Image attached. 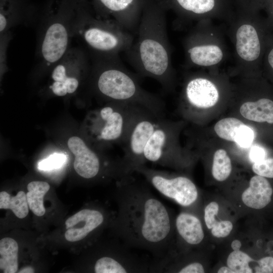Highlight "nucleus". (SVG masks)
<instances>
[{"label":"nucleus","instance_id":"obj_21","mask_svg":"<svg viewBox=\"0 0 273 273\" xmlns=\"http://www.w3.org/2000/svg\"><path fill=\"white\" fill-rule=\"evenodd\" d=\"M26 198L30 210L36 216H41L46 212L43 197L50 189V185L42 181H32L27 186Z\"/></svg>","mask_w":273,"mask_h":273},{"label":"nucleus","instance_id":"obj_1","mask_svg":"<svg viewBox=\"0 0 273 273\" xmlns=\"http://www.w3.org/2000/svg\"><path fill=\"white\" fill-rule=\"evenodd\" d=\"M117 195L114 223L118 237L131 248L147 250L155 259L163 257L173 244L175 219L170 210L132 174L118 179Z\"/></svg>","mask_w":273,"mask_h":273},{"label":"nucleus","instance_id":"obj_22","mask_svg":"<svg viewBox=\"0 0 273 273\" xmlns=\"http://www.w3.org/2000/svg\"><path fill=\"white\" fill-rule=\"evenodd\" d=\"M26 194L22 191L12 196L6 191L0 192V209H10L19 218H24L29 212Z\"/></svg>","mask_w":273,"mask_h":273},{"label":"nucleus","instance_id":"obj_28","mask_svg":"<svg viewBox=\"0 0 273 273\" xmlns=\"http://www.w3.org/2000/svg\"><path fill=\"white\" fill-rule=\"evenodd\" d=\"M254 139L253 130L249 126L243 124L239 129L235 139V142L243 148H248Z\"/></svg>","mask_w":273,"mask_h":273},{"label":"nucleus","instance_id":"obj_20","mask_svg":"<svg viewBox=\"0 0 273 273\" xmlns=\"http://www.w3.org/2000/svg\"><path fill=\"white\" fill-rule=\"evenodd\" d=\"M18 245L11 238L0 241V269L4 273H15L18 269Z\"/></svg>","mask_w":273,"mask_h":273},{"label":"nucleus","instance_id":"obj_27","mask_svg":"<svg viewBox=\"0 0 273 273\" xmlns=\"http://www.w3.org/2000/svg\"><path fill=\"white\" fill-rule=\"evenodd\" d=\"M252 169L257 175L273 178V158L264 159L254 162Z\"/></svg>","mask_w":273,"mask_h":273},{"label":"nucleus","instance_id":"obj_11","mask_svg":"<svg viewBox=\"0 0 273 273\" xmlns=\"http://www.w3.org/2000/svg\"><path fill=\"white\" fill-rule=\"evenodd\" d=\"M97 17L116 21L135 34L146 0H93Z\"/></svg>","mask_w":273,"mask_h":273},{"label":"nucleus","instance_id":"obj_3","mask_svg":"<svg viewBox=\"0 0 273 273\" xmlns=\"http://www.w3.org/2000/svg\"><path fill=\"white\" fill-rule=\"evenodd\" d=\"M93 64L94 84L99 94L111 102L140 105L157 116L164 117V101L143 88L136 76L121 62L119 56L95 57Z\"/></svg>","mask_w":273,"mask_h":273},{"label":"nucleus","instance_id":"obj_7","mask_svg":"<svg viewBox=\"0 0 273 273\" xmlns=\"http://www.w3.org/2000/svg\"><path fill=\"white\" fill-rule=\"evenodd\" d=\"M134 172L142 175L161 195L182 207H191L198 200V189L188 177L150 168L146 165L136 168Z\"/></svg>","mask_w":273,"mask_h":273},{"label":"nucleus","instance_id":"obj_37","mask_svg":"<svg viewBox=\"0 0 273 273\" xmlns=\"http://www.w3.org/2000/svg\"><path fill=\"white\" fill-rule=\"evenodd\" d=\"M268 61L271 66L273 68V49L270 51L268 56Z\"/></svg>","mask_w":273,"mask_h":273},{"label":"nucleus","instance_id":"obj_19","mask_svg":"<svg viewBox=\"0 0 273 273\" xmlns=\"http://www.w3.org/2000/svg\"><path fill=\"white\" fill-rule=\"evenodd\" d=\"M187 50L191 62L196 65L209 66L219 63L223 54L221 49L214 44H197L189 46Z\"/></svg>","mask_w":273,"mask_h":273},{"label":"nucleus","instance_id":"obj_12","mask_svg":"<svg viewBox=\"0 0 273 273\" xmlns=\"http://www.w3.org/2000/svg\"><path fill=\"white\" fill-rule=\"evenodd\" d=\"M105 214L99 209H83L69 217L65 221V238L69 242L82 240L104 224Z\"/></svg>","mask_w":273,"mask_h":273},{"label":"nucleus","instance_id":"obj_35","mask_svg":"<svg viewBox=\"0 0 273 273\" xmlns=\"http://www.w3.org/2000/svg\"><path fill=\"white\" fill-rule=\"evenodd\" d=\"M18 272L19 273H33L34 272V269L31 266H27L22 268Z\"/></svg>","mask_w":273,"mask_h":273},{"label":"nucleus","instance_id":"obj_29","mask_svg":"<svg viewBox=\"0 0 273 273\" xmlns=\"http://www.w3.org/2000/svg\"><path fill=\"white\" fill-rule=\"evenodd\" d=\"M219 211V205L212 201L208 203L205 207L204 219L205 223L208 230H211L217 222L216 217Z\"/></svg>","mask_w":273,"mask_h":273},{"label":"nucleus","instance_id":"obj_30","mask_svg":"<svg viewBox=\"0 0 273 273\" xmlns=\"http://www.w3.org/2000/svg\"><path fill=\"white\" fill-rule=\"evenodd\" d=\"M233 228L232 222L228 220H218L211 229L212 235L217 238H223L229 236Z\"/></svg>","mask_w":273,"mask_h":273},{"label":"nucleus","instance_id":"obj_16","mask_svg":"<svg viewBox=\"0 0 273 273\" xmlns=\"http://www.w3.org/2000/svg\"><path fill=\"white\" fill-rule=\"evenodd\" d=\"M272 189L269 181L258 175L253 176L249 187L243 192L242 200L247 207L261 209L271 201Z\"/></svg>","mask_w":273,"mask_h":273},{"label":"nucleus","instance_id":"obj_5","mask_svg":"<svg viewBox=\"0 0 273 273\" xmlns=\"http://www.w3.org/2000/svg\"><path fill=\"white\" fill-rule=\"evenodd\" d=\"M79 37L95 57L119 56L132 45L134 37L116 21L94 17L84 9L75 24L74 36Z\"/></svg>","mask_w":273,"mask_h":273},{"label":"nucleus","instance_id":"obj_15","mask_svg":"<svg viewBox=\"0 0 273 273\" xmlns=\"http://www.w3.org/2000/svg\"><path fill=\"white\" fill-rule=\"evenodd\" d=\"M184 93L188 105L196 109L212 107L219 99L215 85L209 80L202 77L190 79L186 85Z\"/></svg>","mask_w":273,"mask_h":273},{"label":"nucleus","instance_id":"obj_26","mask_svg":"<svg viewBox=\"0 0 273 273\" xmlns=\"http://www.w3.org/2000/svg\"><path fill=\"white\" fill-rule=\"evenodd\" d=\"M67 160V156L62 153H54L42 160L38 164L40 170H51L62 167Z\"/></svg>","mask_w":273,"mask_h":273},{"label":"nucleus","instance_id":"obj_9","mask_svg":"<svg viewBox=\"0 0 273 273\" xmlns=\"http://www.w3.org/2000/svg\"><path fill=\"white\" fill-rule=\"evenodd\" d=\"M159 118L151 112L144 114L136 121L123 143L122 160L130 174L138 167L145 165L143 158L145 148Z\"/></svg>","mask_w":273,"mask_h":273},{"label":"nucleus","instance_id":"obj_34","mask_svg":"<svg viewBox=\"0 0 273 273\" xmlns=\"http://www.w3.org/2000/svg\"><path fill=\"white\" fill-rule=\"evenodd\" d=\"M231 246L233 250H240L242 246V243L239 240H234L231 243Z\"/></svg>","mask_w":273,"mask_h":273},{"label":"nucleus","instance_id":"obj_6","mask_svg":"<svg viewBox=\"0 0 273 273\" xmlns=\"http://www.w3.org/2000/svg\"><path fill=\"white\" fill-rule=\"evenodd\" d=\"M89 116L90 138L99 146L125 142L138 119L147 112L138 105L112 102Z\"/></svg>","mask_w":273,"mask_h":273},{"label":"nucleus","instance_id":"obj_17","mask_svg":"<svg viewBox=\"0 0 273 273\" xmlns=\"http://www.w3.org/2000/svg\"><path fill=\"white\" fill-rule=\"evenodd\" d=\"M236 50L238 55L247 61L257 59L260 53V44L257 33L251 25L244 24L236 33Z\"/></svg>","mask_w":273,"mask_h":273},{"label":"nucleus","instance_id":"obj_10","mask_svg":"<svg viewBox=\"0 0 273 273\" xmlns=\"http://www.w3.org/2000/svg\"><path fill=\"white\" fill-rule=\"evenodd\" d=\"M88 62L87 55L82 50L70 48L53 66L51 74L53 82L49 86L53 94L65 96L74 93L79 86V79L71 73Z\"/></svg>","mask_w":273,"mask_h":273},{"label":"nucleus","instance_id":"obj_32","mask_svg":"<svg viewBox=\"0 0 273 273\" xmlns=\"http://www.w3.org/2000/svg\"><path fill=\"white\" fill-rule=\"evenodd\" d=\"M205 269L203 264L199 261L194 262L181 268L179 273H203Z\"/></svg>","mask_w":273,"mask_h":273},{"label":"nucleus","instance_id":"obj_18","mask_svg":"<svg viewBox=\"0 0 273 273\" xmlns=\"http://www.w3.org/2000/svg\"><path fill=\"white\" fill-rule=\"evenodd\" d=\"M240 112L245 118L258 122L273 123V101L261 99L256 102H247L240 107Z\"/></svg>","mask_w":273,"mask_h":273},{"label":"nucleus","instance_id":"obj_8","mask_svg":"<svg viewBox=\"0 0 273 273\" xmlns=\"http://www.w3.org/2000/svg\"><path fill=\"white\" fill-rule=\"evenodd\" d=\"M177 126L160 117L144 152V162L163 167H178L181 164L176 144Z\"/></svg>","mask_w":273,"mask_h":273},{"label":"nucleus","instance_id":"obj_25","mask_svg":"<svg viewBox=\"0 0 273 273\" xmlns=\"http://www.w3.org/2000/svg\"><path fill=\"white\" fill-rule=\"evenodd\" d=\"M254 260L247 253L241 251L233 250L229 255L226 259V264L234 273H251L253 270L250 266V263Z\"/></svg>","mask_w":273,"mask_h":273},{"label":"nucleus","instance_id":"obj_36","mask_svg":"<svg viewBox=\"0 0 273 273\" xmlns=\"http://www.w3.org/2000/svg\"><path fill=\"white\" fill-rule=\"evenodd\" d=\"M218 273H234V271L228 266H222L217 271Z\"/></svg>","mask_w":273,"mask_h":273},{"label":"nucleus","instance_id":"obj_13","mask_svg":"<svg viewBox=\"0 0 273 273\" xmlns=\"http://www.w3.org/2000/svg\"><path fill=\"white\" fill-rule=\"evenodd\" d=\"M69 150L75 156L74 168L77 174L85 179L96 178L100 174L102 164L100 157L78 136L70 138L67 142Z\"/></svg>","mask_w":273,"mask_h":273},{"label":"nucleus","instance_id":"obj_31","mask_svg":"<svg viewBox=\"0 0 273 273\" xmlns=\"http://www.w3.org/2000/svg\"><path fill=\"white\" fill-rule=\"evenodd\" d=\"M257 265L254 268V272L257 273L273 272V257L267 256L263 257L257 262Z\"/></svg>","mask_w":273,"mask_h":273},{"label":"nucleus","instance_id":"obj_14","mask_svg":"<svg viewBox=\"0 0 273 273\" xmlns=\"http://www.w3.org/2000/svg\"><path fill=\"white\" fill-rule=\"evenodd\" d=\"M174 225L177 237V248L180 252L187 251L203 241L204 232L202 224L194 214L181 211L175 218Z\"/></svg>","mask_w":273,"mask_h":273},{"label":"nucleus","instance_id":"obj_33","mask_svg":"<svg viewBox=\"0 0 273 273\" xmlns=\"http://www.w3.org/2000/svg\"><path fill=\"white\" fill-rule=\"evenodd\" d=\"M265 157L264 150L258 146H254L250 152V158L253 162L264 159Z\"/></svg>","mask_w":273,"mask_h":273},{"label":"nucleus","instance_id":"obj_2","mask_svg":"<svg viewBox=\"0 0 273 273\" xmlns=\"http://www.w3.org/2000/svg\"><path fill=\"white\" fill-rule=\"evenodd\" d=\"M166 10L155 0H146L133 42L124 53L137 74L157 81L164 91L173 83Z\"/></svg>","mask_w":273,"mask_h":273},{"label":"nucleus","instance_id":"obj_23","mask_svg":"<svg viewBox=\"0 0 273 273\" xmlns=\"http://www.w3.org/2000/svg\"><path fill=\"white\" fill-rule=\"evenodd\" d=\"M232 171V164L226 152L222 149L217 150L214 153L212 166V174L217 181L225 180Z\"/></svg>","mask_w":273,"mask_h":273},{"label":"nucleus","instance_id":"obj_24","mask_svg":"<svg viewBox=\"0 0 273 273\" xmlns=\"http://www.w3.org/2000/svg\"><path fill=\"white\" fill-rule=\"evenodd\" d=\"M243 124L241 121L236 118H225L218 121L215 124L214 129L220 138L234 142L238 131Z\"/></svg>","mask_w":273,"mask_h":273},{"label":"nucleus","instance_id":"obj_4","mask_svg":"<svg viewBox=\"0 0 273 273\" xmlns=\"http://www.w3.org/2000/svg\"><path fill=\"white\" fill-rule=\"evenodd\" d=\"M66 2L63 0L49 11L40 23L37 50L38 63L47 67L53 66L70 49L75 24L84 9L72 7L73 4Z\"/></svg>","mask_w":273,"mask_h":273}]
</instances>
